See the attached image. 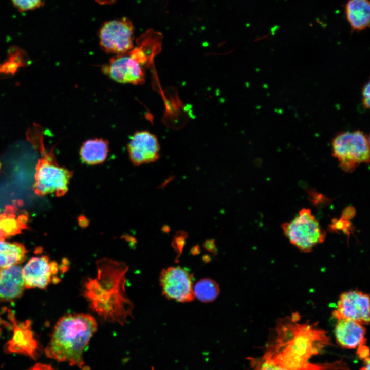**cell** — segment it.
<instances>
[{
	"instance_id": "6da1fadb",
	"label": "cell",
	"mask_w": 370,
	"mask_h": 370,
	"mask_svg": "<svg viewBox=\"0 0 370 370\" xmlns=\"http://www.w3.org/2000/svg\"><path fill=\"white\" fill-rule=\"evenodd\" d=\"M301 318L294 312L277 320L263 355L285 370H332L338 366L310 362L331 341L317 322L303 323Z\"/></svg>"
},
{
	"instance_id": "7a4b0ae2",
	"label": "cell",
	"mask_w": 370,
	"mask_h": 370,
	"mask_svg": "<svg viewBox=\"0 0 370 370\" xmlns=\"http://www.w3.org/2000/svg\"><path fill=\"white\" fill-rule=\"evenodd\" d=\"M97 266V276L85 283L84 297L90 308L105 320L123 325L133 309L124 289L127 267L108 259L98 261Z\"/></svg>"
},
{
	"instance_id": "3957f363",
	"label": "cell",
	"mask_w": 370,
	"mask_h": 370,
	"mask_svg": "<svg viewBox=\"0 0 370 370\" xmlns=\"http://www.w3.org/2000/svg\"><path fill=\"white\" fill-rule=\"evenodd\" d=\"M97 329L95 318L89 314L70 313L60 318L45 349L47 357L59 362H67L82 370L83 354Z\"/></svg>"
},
{
	"instance_id": "277c9868",
	"label": "cell",
	"mask_w": 370,
	"mask_h": 370,
	"mask_svg": "<svg viewBox=\"0 0 370 370\" xmlns=\"http://www.w3.org/2000/svg\"><path fill=\"white\" fill-rule=\"evenodd\" d=\"M27 137L41 155L35 167L34 193L38 196L48 194H54L58 197L64 195L68 190L72 172L57 163L52 151L47 153L45 150L41 130L33 131Z\"/></svg>"
},
{
	"instance_id": "5b68a950",
	"label": "cell",
	"mask_w": 370,
	"mask_h": 370,
	"mask_svg": "<svg viewBox=\"0 0 370 370\" xmlns=\"http://www.w3.org/2000/svg\"><path fill=\"white\" fill-rule=\"evenodd\" d=\"M332 154L341 169L353 172L362 163L370 160L368 136L360 130L338 133L332 140Z\"/></svg>"
},
{
	"instance_id": "8992f818",
	"label": "cell",
	"mask_w": 370,
	"mask_h": 370,
	"mask_svg": "<svg viewBox=\"0 0 370 370\" xmlns=\"http://www.w3.org/2000/svg\"><path fill=\"white\" fill-rule=\"evenodd\" d=\"M281 227L289 242L301 252L309 253L324 242L326 233L309 208L301 209L290 221Z\"/></svg>"
},
{
	"instance_id": "52a82bcc",
	"label": "cell",
	"mask_w": 370,
	"mask_h": 370,
	"mask_svg": "<svg viewBox=\"0 0 370 370\" xmlns=\"http://www.w3.org/2000/svg\"><path fill=\"white\" fill-rule=\"evenodd\" d=\"M134 32L132 22L127 17L106 21L98 33L100 47L114 55L127 53L134 47Z\"/></svg>"
},
{
	"instance_id": "ba28073f",
	"label": "cell",
	"mask_w": 370,
	"mask_h": 370,
	"mask_svg": "<svg viewBox=\"0 0 370 370\" xmlns=\"http://www.w3.org/2000/svg\"><path fill=\"white\" fill-rule=\"evenodd\" d=\"M193 275L185 268L170 267L160 273V284L162 294L168 299L189 302L194 299Z\"/></svg>"
},
{
	"instance_id": "9c48e42d",
	"label": "cell",
	"mask_w": 370,
	"mask_h": 370,
	"mask_svg": "<svg viewBox=\"0 0 370 370\" xmlns=\"http://www.w3.org/2000/svg\"><path fill=\"white\" fill-rule=\"evenodd\" d=\"M102 70L118 83L140 85L145 82L144 66L130 52L114 55L102 66Z\"/></svg>"
},
{
	"instance_id": "30bf717a",
	"label": "cell",
	"mask_w": 370,
	"mask_h": 370,
	"mask_svg": "<svg viewBox=\"0 0 370 370\" xmlns=\"http://www.w3.org/2000/svg\"><path fill=\"white\" fill-rule=\"evenodd\" d=\"M60 267L47 256L32 257L23 268L25 288L45 289L52 283H58Z\"/></svg>"
},
{
	"instance_id": "8fae6325",
	"label": "cell",
	"mask_w": 370,
	"mask_h": 370,
	"mask_svg": "<svg viewBox=\"0 0 370 370\" xmlns=\"http://www.w3.org/2000/svg\"><path fill=\"white\" fill-rule=\"evenodd\" d=\"M369 296L354 290L343 292L337 302L332 316L337 320L347 319L363 325L369 322Z\"/></svg>"
},
{
	"instance_id": "7c38bea8",
	"label": "cell",
	"mask_w": 370,
	"mask_h": 370,
	"mask_svg": "<svg viewBox=\"0 0 370 370\" xmlns=\"http://www.w3.org/2000/svg\"><path fill=\"white\" fill-rule=\"evenodd\" d=\"M127 150L131 161L136 166L155 162L160 157L158 139L148 131L134 133L128 142Z\"/></svg>"
},
{
	"instance_id": "4fadbf2b",
	"label": "cell",
	"mask_w": 370,
	"mask_h": 370,
	"mask_svg": "<svg viewBox=\"0 0 370 370\" xmlns=\"http://www.w3.org/2000/svg\"><path fill=\"white\" fill-rule=\"evenodd\" d=\"M8 317L12 325L13 335L5 346V352L23 354L35 359L38 354L39 345L32 330L30 321L18 323L11 312Z\"/></svg>"
},
{
	"instance_id": "5bb4252c",
	"label": "cell",
	"mask_w": 370,
	"mask_h": 370,
	"mask_svg": "<svg viewBox=\"0 0 370 370\" xmlns=\"http://www.w3.org/2000/svg\"><path fill=\"white\" fill-rule=\"evenodd\" d=\"M25 288L23 268L20 266L0 268V301L9 302L19 298Z\"/></svg>"
},
{
	"instance_id": "9a60e30c",
	"label": "cell",
	"mask_w": 370,
	"mask_h": 370,
	"mask_svg": "<svg viewBox=\"0 0 370 370\" xmlns=\"http://www.w3.org/2000/svg\"><path fill=\"white\" fill-rule=\"evenodd\" d=\"M366 329L364 325L351 320H337L335 335L337 343L342 348L353 349L365 344Z\"/></svg>"
},
{
	"instance_id": "2e32d148",
	"label": "cell",
	"mask_w": 370,
	"mask_h": 370,
	"mask_svg": "<svg viewBox=\"0 0 370 370\" xmlns=\"http://www.w3.org/2000/svg\"><path fill=\"white\" fill-rule=\"evenodd\" d=\"M17 203L7 205L0 213V234L2 239L20 234L28 229V214L25 211H18Z\"/></svg>"
},
{
	"instance_id": "e0dca14e",
	"label": "cell",
	"mask_w": 370,
	"mask_h": 370,
	"mask_svg": "<svg viewBox=\"0 0 370 370\" xmlns=\"http://www.w3.org/2000/svg\"><path fill=\"white\" fill-rule=\"evenodd\" d=\"M108 140L95 138L85 141L79 150V156L83 164L95 165L103 163L106 159L108 153Z\"/></svg>"
},
{
	"instance_id": "ac0fdd59",
	"label": "cell",
	"mask_w": 370,
	"mask_h": 370,
	"mask_svg": "<svg viewBox=\"0 0 370 370\" xmlns=\"http://www.w3.org/2000/svg\"><path fill=\"white\" fill-rule=\"evenodd\" d=\"M345 15L353 30L366 29L370 24L369 0H348L345 5Z\"/></svg>"
},
{
	"instance_id": "d6986e66",
	"label": "cell",
	"mask_w": 370,
	"mask_h": 370,
	"mask_svg": "<svg viewBox=\"0 0 370 370\" xmlns=\"http://www.w3.org/2000/svg\"><path fill=\"white\" fill-rule=\"evenodd\" d=\"M27 252L21 243L0 239V268L18 265L26 259Z\"/></svg>"
},
{
	"instance_id": "ffe728a7",
	"label": "cell",
	"mask_w": 370,
	"mask_h": 370,
	"mask_svg": "<svg viewBox=\"0 0 370 370\" xmlns=\"http://www.w3.org/2000/svg\"><path fill=\"white\" fill-rule=\"evenodd\" d=\"M194 297L202 302H210L216 299L220 292L218 284L210 278L199 280L193 287Z\"/></svg>"
},
{
	"instance_id": "44dd1931",
	"label": "cell",
	"mask_w": 370,
	"mask_h": 370,
	"mask_svg": "<svg viewBox=\"0 0 370 370\" xmlns=\"http://www.w3.org/2000/svg\"><path fill=\"white\" fill-rule=\"evenodd\" d=\"M252 370H285L262 355L258 358H250Z\"/></svg>"
},
{
	"instance_id": "7402d4cb",
	"label": "cell",
	"mask_w": 370,
	"mask_h": 370,
	"mask_svg": "<svg viewBox=\"0 0 370 370\" xmlns=\"http://www.w3.org/2000/svg\"><path fill=\"white\" fill-rule=\"evenodd\" d=\"M43 0H11L13 5L20 12L33 10L40 8Z\"/></svg>"
},
{
	"instance_id": "603a6c76",
	"label": "cell",
	"mask_w": 370,
	"mask_h": 370,
	"mask_svg": "<svg viewBox=\"0 0 370 370\" xmlns=\"http://www.w3.org/2000/svg\"><path fill=\"white\" fill-rule=\"evenodd\" d=\"M370 86L369 82L368 81L363 86L362 89V103L364 106L366 108H368L369 107V100H370Z\"/></svg>"
},
{
	"instance_id": "cb8c5ba5",
	"label": "cell",
	"mask_w": 370,
	"mask_h": 370,
	"mask_svg": "<svg viewBox=\"0 0 370 370\" xmlns=\"http://www.w3.org/2000/svg\"><path fill=\"white\" fill-rule=\"evenodd\" d=\"M365 344L359 346L357 350L359 357L364 360L369 358V349Z\"/></svg>"
},
{
	"instance_id": "d4e9b609",
	"label": "cell",
	"mask_w": 370,
	"mask_h": 370,
	"mask_svg": "<svg viewBox=\"0 0 370 370\" xmlns=\"http://www.w3.org/2000/svg\"><path fill=\"white\" fill-rule=\"evenodd\" d=\"M28 370H55L51 365L43 364L36 363Z\"/></svg>"
},
{
	"instance_id": "484cf974",
	"label": "cell",
	"mask_w": 370,
	"mask_h": 370,
	"mask_svg": "<svg viewBox=\"0 0 370 370\" xmlns=\"http://www.w3.org/2000/svg\"><path fill=\"white\" fill-rule=\"evenodd\" d=\"M365 365L360 370H369V358L364 359Z\"/></svg>"
},
{
	"instance_id": "4316f807",
	"label": "cell",
	"mask_w": 370,
	"mask_h": 370,
	"mask_svg": "<svg viewBox=\"0 0 370 370\" xmlns=\"http://www.w3.org/2000/svg\"><path fill=\"white\" fill-rule=\"evenodd\" d=\"M0 239H2L1 234H0Z\"/></svg>"
}]
</instances>
